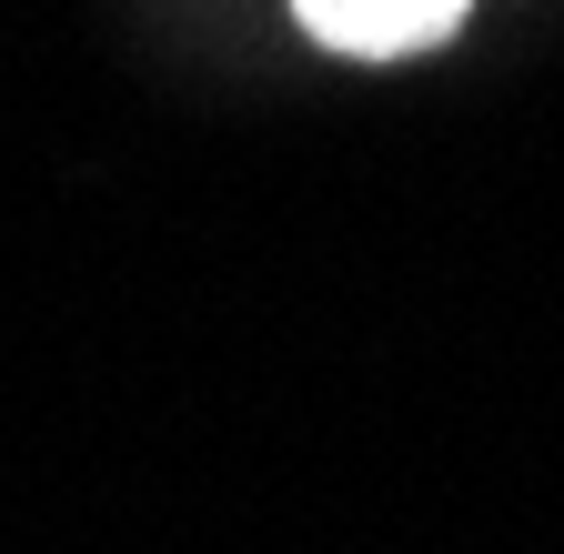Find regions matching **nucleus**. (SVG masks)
I'll return each instance as SVG.
<instances>
[{"label": "nucleus", "mask_w": 564, "mask_h": 554, "mask_svg": "<svg viewBox=\"0 0 564 554\" xmlns=\"http://www.w3.org/2000/svg\"><path fill=\"white\" fill-rule=\"evenodd\" d=\"M303 31L352 51V61H393V51H434L474 0H293Z\"/></svg>", "instance_id": "f257e3e1"}]
</instances>
